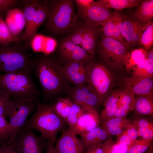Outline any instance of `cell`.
<instances>
[{
	"label": "cell",
	"mask_w": 153,
	"mask_h": 153,
	"mask_svg": "<svg viewBox=\"0 0 153 153\" xmlns=\"http://www.w3.org/2000/svg\"><path fill=\"white\" fill-rule=\"evenodd\" d=\"M138 115L152 116L153 114V95H136L133 109Z\"/></svg>",
	"instance_id": "cell-23"
},
{
	"label": "cell",
	"mask_w": 153,
	"mask_h": 153,
	"mask_svg": "<svg viewBox=\"0 0 153 153\" xmlns=\"http://www.w3.org/2000/svg\"><path fill=\"white\" fill-rule=\"evenodd\" d=\"M122 91L123 90H114L105 99L103 108L100 115V123L112 118L118 107V103L122 95Z\"/></svg>",
	"instance_id": "cell-19"
},
{
	"label": "cell",
	"mask_w": 153,
	"mask_h": 153,
	"mask_svg": "<svg viewBox=\"0 0 153 153\" xmlns=\"http://www.w3.org/2000/svg\"><path fill=\"white\" fill-rule=\"evenodd\" d=\"M72 102L70 113L68 116L64 120L65 122L69 125V128L74 126L79 118L86 111L81 106Z\"/></svg>",
	"instance_id": "cell-33"
},
{
	"label": "cell",
	"mask_w": 153,
	"mask_h": 153,
	"mask_svg": "<svg viewBox=\"0 0 153 153\" xmlns=\"http://www.w3.org/2000/svg\"><path fill=\"white\" fill-rule=\"evenodd\" d=\"M36 107L35 102L31 100L14 101L9 116V143L25 126L29 114Z\"/></svg>",
	"instance_id": "cell-9"
},
{
	"label": "cell",
	"mask_w": 153,
	"mask_h": 153,
	"mask_svg": "<svg viewBox=\"0 0 153 153\" xmlns=\"http://www.w3.org/2000/svg\"><path fill=\"white\" fill-rule=\"evenodd\" d=\"M10 139L8 122L5 118L0 115V141L2 143H8Z\"/></svg>",
	"instance_id": "cell-38"
},
{
	"label": "cell",
	"mask_w": 153,
	"mask_h": 153,
	"mask_svg": "<svg viewBox=\"0 0 153 153\" xmlns=\"http://www.w3.org/2000/svg\"><path fill=\"white\" fill-rule=\"evenodd\" d=\"M46 149V153H57L54 146V144L50 141H48Z\"/></svg>",
	"instance_id": "cell-50"
},
{
	"label": "cell",
	"mask_w": 153,
	"mask_h": 153,
	"mask_svg": "<svg viewBox=\"0 0 153 153\" xmlns=\"http://www.w3.org/2000/svg\"><path fill=\"white\" fill-rule=\"evenodd\" d=\"M132 120V124L137 129L139 128H147L153 130L152 120L143 116L137 115Z\"/></svg>",
	"instance_id": "cell-40"
},
{
	"label": "cell",
	"mask_w": 153,
	"mask_h": 153,
	"mask_svg": "<svg viewBox=\"0 0 153 153\" xmlns=\"http://www.w3.org/2000/svg\"><path fill=\"white\" fill-rule=\"evenodd\" d=\"M102 143H99L90 146L84 153H103Z\"/></svg>",
	"instance_id": "cell-47"
},
{
	"label": "cell",
	"mask_w": 153,
	"mask_h": 153,
	"mask_svg": "<svg viewBox=\"0 0 153 153\" xmlns=\"http://www.w3.org/2000/svg\"><path fill=\"white\" fill-rule=\"evenodd\" d=\"M31 71L23 70L0 74V92L14 101H38L40 94L32 79Z\"/></svg>",
	"instance_id": "cell-2"
},
{
	"label": "cell",
	"mask_w": 153,
	"mask_h": 153,
	"mask_svg": "<svg viewBox=\"0 0 153 153\" xmlns=\"http://www.w3.org/2000/svg\"><path fill=\"white\" fill-rule=\"evenodd\" d=\"M152 140L137 138L128 148V153H144L152 146Z\"/></svg>",
	"instance_id": "cell-31"
},
{
	"label": "cell",
	"mask_w": 153,
	"mask_h": 153,
	"mask_svg": "<svg viewBox=\"0 0 153 153\" xmlns=\"http://www.w3.org/2000/svg\"><path fill=\"white\" fill-rule=\"evenodd\" d=\"M116 15L115 12H112L110 17L101 27V32L105 36L113 38L115 26Z\"/></svg>",
	"instance_id": "cell-37"
},
{
	"label": "cell",
	"mask_w": 153,
	"mask_h": 153,
	"mask_svg": "<svg viewBox=\"0 0 153 153\" xmlns=\"http://www.w3.org/2000/svg\"><path fill=\"white\" fill-rule=\"evenodd\" d=\"M100 115L97 111L86 110L76 123L69 128L76 135L86 134L100 124Z\"/></svg>",
	"instance_id": "cell-15"
},
{
	"label": "cell",
	"mask_w": 153,
	"mask_h": 153,
	"mask_svg": "<svg viewBox=\"0 0 153 153\" xmlns=\"http://www.w3.org/2000/svg\"><path fill=\"white\" fill-rule=\"evenodd\" d=\"M23 42L0 44V74L23 70L32 71L33 58Z\"/></svg>",
	"instance_id": "cell-5"
},
{
	"label": "cell",
	"mask_w": 153,
	"mask_h": 153,
	"mask_svg": "<svg viewBox=\"0 0 153 153\" xmlns=\"http://www.w3.org/2000/svg\"><path fill=\"white\" fill-rule=\"evenodd\" d=\"M78 15L86 23L101 27L108 20L112 13L109 8L96 3L95 1L90 7L78 11Z\"/></svg>",
	"instance_id": "cell-12"
},
{
	"label": "cell",
	"mask_w": 153,
	"mask_h": 153,
	"mask_svg": "<svg viewBox=\"0 0 153 153\" xmlns=\"http://www.w3.org/2000/svg\"><path fill=\"white\" fill-rule=\"evenodd\" d=\"M61 67L48 56L33 58L32 69L40 83L44 101L53 99L64 89L70 90L69 82L62 74Z\"/></svg>",
	"instance_id": "cell-1"
},
{
	"label": "cell",
	"mask_w": 153,
	"mask_h": 153,
	"mask_svg": "<svg viewBox=\"0 0 153 153\" xmlns=\"http://www.w3.org/2000/svg\"><path fill=\"white\" fill-rule=\"evenodd\" d=\"M13 101L6 95L0 92V115L6 118L10 116Z\"/></svg>",
	"instance_id": "cell-35"
},
{
	"label": "cell",
	"mask_w": 153,
	"mask_h": 153,
	"mask_svg": "<svg viewBox=\"0 0 153 153\" xmlns=\"http://www.w3.org/2000/svg\"><path fill=\"white\" fill-rule=\"evenodd\" d=\"M138 137L136 128L133 124H131L126 127L117 137L115 143L125 145L128 148Z\"/></svg>",
	"instance_id": "cell-28"
},
{
	"label": "cell",
	"mask_w": 153,
	"mask_h": 153,
	"mask_svg": "<svg viewBox=\"0 0 153 153\" xmlns=\"http://www.w3.org/2000/svg\"><path fill=\"white\" fill-rule=\"evenodd\" d=\"M147 57L149 62L153 64V49L152 47L147 50Z\"/></svg>",
	"instance_id": "cell-51"
},
{
	"label": "cell",
	"mask_w": 153,
	"mask_h": 153,
	"mask_svg": "<svg viewBox=\"0 0 153 153\" xmlns=\"http://www.w3.org/2000/svg\"><path fill=\"white\" fill-rule=\"evenodd\" d=\"M48 5L46 26L49 31L59 34L73 30L76 27L78 16L73 1H53Z\"/></svg>",
	"instance_id": "cell-4"
},
{
	"label": "cell",
	"mask_w": 153,
	"mask_h": 153,
	"mask_svg": "<svg viewBox=\"0 0 153 153\" xmlns=\"http://www.w3.org/2000/svg\"><path fill=\"white\" fill-rule=\"evenodd\" d=\"M153 64L146 58L139 64L132 71L131 77L137 78H152Z\"/></svg>",
	"instance_id": "cell-30"
},
{
	"label": "cell",
	"mask_w": 153,
	"mask_h": 153,
	"mask_svg": "<svg viewBox=\"0 0 153 153\" xmlns=\"http://www.w3.org/2000/svg\"><path fill=\"white\" fill-rule=\"evenodd\" d=\"M86 62L68 61L64 66H61L62 73L69 82L75 86L89 82L85 69Z\"/></svg>",
	"instance_id": "cell-13"
},
{
	"label": "cell",
	"mask_w": 153,
	"mask_h": 153,
	"mask_svg": "<svg viewBox=\"0 0 153 153\" xmlns=\"http://www.w3.org/2000/svg\"><path fill=\"white\" fill-rule=\"evenodd\" d=\"M129 48L120 42L103 35L98 42L97 50L100 56L110 65L118 70L124 67Z\"/></svg>",
	"instance_id": "cell-6"
},
{
	"label": "cell",
	"mask_w": 153,
	"mask_h": 153,
	"mask_svg": "<svg viewBox=\"0 0 153 153\" xmlns=\"http://www.w3.org/2000/svg\"><path fill=\"white\" fill-rule=\"evenodd\" d=\"M0 153H18L10 144L3 143L0 146Z\"/></svg>",
	"instance_id": "cell-46"
},
{
	"label": "cell",
	"mask_w": 153,
	"mask_h": 153,
	"mask_svg": "<svg viewBox=\"0 0 153 153\" xmlns=\"http://www.w3.org/2000/svg\"><path fill=\"white\" fill-rule=\"evenodd\" d=\"M20 2L18 0H0V15H3L9 10L15 8Z\"/></svg>",
	"instance_id": "cell-41"
},
{
	"label": "cell",
	"mask_w": 153,
	"mask_h": 153,
	"mask_svg": "<svg viewBox=\"0 0 153 153\" xmlns=\"http://www.w3.org/2000/svg\"><path fill=\"white\" fill-rule=\"evenodd\" d=\"M84 25L76 27L67 37L76 45L81 46L84 36Z\"/></svg>",
	"instance_id": "cell-39"
},
{
	"label": "cell",
	"mask_w": 153,
	"mask_h": 153,
	"mask_svg": "<svg viewBox=\"0 0 153 153\" xmlns=\"http://www.w3.org/2000/svg\"><path fill=\"white\" fill-rule=\"evenodd\" d=\"M48 143L25 126L9 144L18 153H43Z\"/></svg>",
	"instance_id": "cell-8"
},
{
	"label": "cell",
	"mask_w": 153,
	"mask_h": 153,
	"mask_svg": "<svg viewBox=\"0 0 153 153\" xmlns=\"http://www.w3.org/2000/svg\"><path fill=\"white\" fill-rule=\"evenodd\" d=\"M145 24L132 17L123 15L121 34L129 48L138 43L141 31Z\"/></svg>",
	"instance_id": "cell-16"
},
{
	"label": "cell",
	"mask_w": 153,
	"mask_h": 153,
	"mask_svg": "<svg viewBox=\"0 0 153 153\" xmlns=\"http://www.w3.org/2000/svg\"><path fill=\"white\" fill-rule=\"evenodd\" d=\"M141 5L133 13V18L146 24L151 21L153 18V0L141 1Z\"/></svg>",
	"instance_id": "cell-26"
},
{
	"label": "cell",
	"mask_w": 153,
	"mask_h": 153,
	"mask_svg": "<svg viewBox=\"0 0 153 153\" xmlns=\"http://www.w3.org/2000/svg\"><path fill=\"white\" fill-rule=\"evenodd\" d=\"M2 143L0 141V146L1 145Z\"/></svg>",
	"instance_id": "cell-53"
},
{
	"label": "cell",
	"mask_w": 153,
	"mask_h": 153,
	"mask_svg": "<svg viewBox=\"0 0 153 153\" xmlns=\"http://www.w3.org/2000/svg\"><path fill=\"white\" fill-rule=\"evenodd\" d=\"M138 136L148 140H152L153 130L147 128H139L137 129Z\"/></svg>",
	"instance_id": "cell-43"
},
{
	"label": "cell",
	"mask_w": 153,
	"mask_h": 153,
	"mask_svg": "<svg viewBox=\"0 0 153 153\" xmlns=\"http://www.w3.org/2000/svg\"><path fill=\"white\" fill-rule=\"evenodd\" d=\"M123 82L124 88L130 90L135 95H153L152 77L137 78L125 76Z\"/></svg>",
	"instance_id": "cell-17"
},
{
	"label": "cell",
	"mask_w": 153,
	"mask_h": 153,
	"mask_svg": "<svg viewBox=\"0 0 153 153\" xmlns=\"http://www.w3.org/2000/svg\"><path fill=\"white\" fill-rule=\"evenodd\" d=\"M147 50L143 48L133 49L127 55L124 67L127 72L132 71L141 61L146 58Z\"/></svg>",
	"instance_id": "cell-25"
},
{
	"label": "cell",
	"mask_w": 153,
	"mask_h": 153,
	"mask_svg": "<svg viewBox=\"0 0 153 153\" xmlns=\"http://www.w3.org/2000/svg\"><path fill=\"white\" fill-rule=\"evenodd\" d=\"M131 119L126 117L113 118L100 123L111 135L117 137L122 133L128 125L132 124Z\"/></svg>",
	"instance_id": "cell-24"
},
{
	"label": "cell",
	"mask_w": 153,
	"mask_h": 153,
	"mask_svg": "<svg viewBox=\"0 0 153 153\" xmlns=\"http://www.w3.org/2000/svg\"><path fill=\"white\" fill-rule=\"evenodd\" d=\"M135 95L130 90L124 88L119 101L118 107H121L129 112L133 109Z\"/></svg>",
	"instance_id": "cell-32"
},
{
	"label": "cell",
	"mask_w": 153,
	"mask_h": 153,
	"mask_svg": "<svg viewBox=\"0 0 153 153\" xmlns=\"http://www.w3.org/2000/svg\"><path fill=\"white\" fill-rule=\"evenodd\" d=\"M115 12L116 15L115 24L112 38L118 40L128 46L127 43L124 41V39L121 34L123 15L118 12Z\"/></svg>",
	"instance_id": "cell-36"
},
{
	"label": "cell",
	"mask_w": 153,
	"mask_h": 153,
	"mask_svg": "<svg viewBox=\"0 0 153 153\" xmlns=\"http://www.w3.org/2000/svg\"><path fill=\"white\" fill-rule=\"evenodd\" d=\"M73 102L69 98H65L64 107L60 116L64 120L69 115L71 112Z\"/></svg>",
	"instance_id": "cell-42"
},
{
	"label": "cell",
	"mask_w": 153,
	"mask_h": 153,
	"mask_svg": "<svg viewBox=\"0 0 153 153\" xmlns=\"http://www.w3.org/2000/svg\"><path fill=\"white\" fill-rule=\"evenodd\" d=\"M36 110L25 126L39 132L41 137L54 144L58 133L63 128L64 121L55 112L52 104L38 101L35 102Z\"/></svg>",
	"instance_id": "cell-3"
},
{
	"label": "cell",
	"mask_w": 153,
	"mask_h": 153,
	"mask_svg": "<svg viewBox=\"0 0 153 153\" xmlns=\"http://www.w3.org/2000/svg\"><path fill=\"white\" fill-rule=\"evenodd\" d=\"M75 1L78 8V11L88 8L92 5L95 1L93 0H76Z\"/></svg>",
	"instance_id": "cell-45"
},
{
	"label": "cell",
	"mask_w": 153,
	"mask_h": 153,
	"mask_svg": "<svg viewBox=\"0 0 153 153\" xmlns=\"http://www.w3.org/2000/svg\"><path fill=\"white\" fill-rule=\"evenodd\" d=\"M129 112L126 109L121 107H118L112 118L126 117Z\"/></svg>",
	"instance_id": "cell-48"
},
{
	"label": "cell",
	"mask_w": 153,
	"mask_h": 153,
	"mask_svg": "<svg viewBox=\"0 0 153 153\" xmlns=\"http://www.w3.org/2000/svg\"><path fill=\"white\" fill-rule=\"evenodd\" d=\"M16 42L11 35L3 15H0V44L5 45Z\"/></svg>",
	"instance_id": "cell-34"
},
{
	"label": "cell",
	"mask_w": 153,
	"mask_h": 153,
	"mask_svg": "<svg viewBox=\"0 0 153 153\" xmlns=\"http://www.w3.org/2000/svg\"><path fill=\"white\" fill-rule=\"evenodd\" d=\"M85 67L89 82L97 92L101 103L113 85V75L100 63L86 62Z\"/></svg>",
	"instance_id": "cell-7"
},
{
	"label": "cell",
	"mask_w": 153,
	"mask_h": 153,
	"mask_svg": "<svg viewBox=\"0 0 153 153\" xmlns=\"http://www.w3.org/2000/svg\"><path fill=\"white\" fill-rule=\"evenodd\" d=\"M115 153H127L128 147L124 145L115 143L114 147Z\"/></svg>",
	"instance_id": "cell-49"
},
{
	"label": "cell",
	"mask_w": 153,
	"mask_h": 153,
	"mask_svg": "<svg viewBox=\"0 0 153 153\" xmlns=\"http://www.w3.org/2000/svg\"><path fill=\"white\" fill-rule=\"evenodd\" d=\"M70 94L72 101L86 110L97 111L101 103L99 95L89 82L74 86L70 89Z\"/></svg>",
	"instance_id": "cell-10"
},
{
	"label": "cell",
	"mask_w": 153,
	"mask_h": 153,
	"mask_svg": "<svg viewBox=\"0 0 153 153\" xmlns=\"http://www.w3.org/2000/svg\"><path fill=\"white\" fill-rule=\"evenodd\" d=\"M48 12L47 1H41L34 14L30 27L18 38L17 42H23L28 46L32 39L36 34L40 27L46 20Z\"/></svg>",
	"instance_id": "cell-14"
},
{
	"label": "cell",
	"mask_w": 153,
	"mask_h": 153,
	"mask_svg": "<svg viewBox=\"0 0 153 153\" xmlns=\"http://www.w3.org/2000/svg\"><path fill=\"white\" fill-rule=\"evenodd\" d=\"M82 47L89 53L94 56L98 37L101 32V27H96L86 23Z\"/></svg>",
	"instance_id": "cell-20"
},
{
	"label": "cell",
	"mask_w": 153,
	"mask_h": 153,
	"mask_svg": "<svg viewBox=\"0 0 153 153\" xmlns=\"http://www.w3.org/2000/svg\"><path fill=\"white\" fill-rule=\"evenodd\" d=\"M5 21L12 37L17 42L26 25L22 9L15 8L9 10L6 13Z\"/></svg>",
	"instance_id": "cell-18"
},
{
	"label": "cell",
	"mask_w": 153,
	"mask_h": 153,
	"mask_svg": "<svg viewBox=\"0 0 153 153\" xmlns=\"http://www.w3.org/2000/svg\"><path fill=\"white\" fill-rule=\"evenodd\" d=\"M95 2L109 9L117 10L139 7L141 5V1L139 0H99Z\"/></svg>",
	"instance_id": "cell-27"
},
{
	"label": "cell",
	"mask_w": 153,
	"mask_h": 153,
	"mask_svg": "<svg viewBox=\"0 0 153 153\" xmlns=\"http://www.w3.org/2000/svg\"><path fill=\"white\" fill-rule=\"evenodd\" d=\"M144 153H153L152 146L147 151Z\"/></svg>",
	"instance_id": "cell-52"
},
{
	"label": "cell",
	"mask_w": 153,
	"mask_h": 153,
	"mask_svg": "<svg viewBox=\"0 0 153 153\" xmlns=\"http://www.w3.org/2000/svg\"><path fill=\"white\" fill-rule=\"evenodd\" d=\"M153 43V22L150 21L145 24L141 31L138 43L146 50L152 47Z\"/></svg>",
	"instance_id": "cell-29"
},
{
	"label": "cell",
	"mask_w": 153,
	"mask_h": 153,
	"mask_svg": "<svg viewBox=\"0 0 153 153\" xmlns=\"http://www.w3.org/2000/svg\"><path fill=\"white\" fill-rule=\"evenodd\" d=\"M115 141L110 139L102 143L103 153H115L114 147Z\"/></svg>",
	"instance_id": "cell-44"
},
{
	"label": "cell",
	"mask_w": 153,
	"mask_h": 153,
	"mask_svg": "<svg viewBox=\"0 0 153 153\" xmlns=\"http://www.w3.org/2000/svg\"><path fill=\"white\" fill-rule=\"evenodd\" d=\"M30 45L35 52H41L48 54L54 50L57 42L52 38L37 34L32 39Z\"/></svg>",
	"instance_id": "cell-22"
},
{
	"label": "cell",
	"mask_w": 153,
	"mask_h": 153,
	"mask_svg": "<svg viewBox=\"0 0 153 153\" xmlns=\"http://www.w3.org/2000/svg\"><path fill=\"white\" fill-rule=\"evenodd\" d=\"M54 148L57 153H84L86 150L82 139L69 128L63 132Z\"/></svg>",
	"instance_id": "cell-11"
},
{
	"label": "cell",
	"mask_w": 153,
	"mask_h": 153,
	"mask_svg": "<svg viewBox=\"0 0 153 153\" xmlns=\"http://www.w3.org/2000/svg\"><path fill=\"white\" fill-rule=\"evenodd\" d=\"M80 136L86 150L93 145L102 143L110 139L111 135L104 128L99 125L90 132Z\"/></svg>",
	"instance_id": "cell-21"
}]
</instances>
